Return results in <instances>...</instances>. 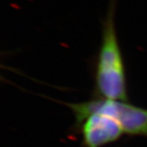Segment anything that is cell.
I'll return each mask as SVG.
<instances>
[{"label":"cell","instance_id":"6da1fadb","mask_svg":"<svg viewBox=\"0 0 147 147\" xmlns=\"http://www.w3.org/2000/svg\"><path fill=\"white\" fill-rule=\"evenodd\" d=\"M118 0H109L101 26V39L96 61V96L108 100L128 101L124 59L116 30Z\"/></svg>","mask_w":147,"mask_h":147},{"label":"cell","instance_id":"7a4b0ae2","mask_svg":"<svg viewBox=\"0 0 147 147\" xmlns=\"http://www.w3.org/2000/svg\"><path fill=\"white\" fill-rule=\"evenodd\" d=\"M64 105L74 115V127L76 130L88 116L100 114L117 121L124 134L147 137V109L129 104L127 101L98 97L78 103H64Z\"/></svg>","mask_w":147,"mask_h":147},{"label":"cell","instance_id":"3957f363","mask_svg":"<svg viewBox=\"0 0 147 147\" xmlns=\"http://www.w3.org/2000/svg\"><path fill=\"white\" fill-rule=\"evenodd\" d=\"M83 147H103L117 142L124 134L118 122L108 116L92 114L80 124Z\"/></svg>","mask_w":147,"mask_h":147}]
</instances>
